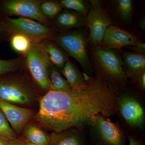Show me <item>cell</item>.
Returning a JSON list of instances; mask_svg holds the SVG:
<instances>
[{"instance_id": "6da1fadb", "label": "cell", "mask_w": 145, "mask_h": 145, "mask_svg": "<svg viewBox=\"0 0 145 145\" xmlns=\"http://www.w3.org/2000/svg\"><path fill=\"white\" fill-rule=\"evenodd\" d=\"M118 104L114 88L102 77L87 75L84 86L69 91L48 90L40 102L35 118L53 132L93 124L96 116H114Z\"/></svg>"}, {"instance_id": "7a4b0ae2", "label": "cell", "mask_w": 145, "mask_h": 145, "mask_svg": "<svg viewBox=\"0 0 145 145\" xmlns=\"http://www.w3.org/2000/svg\"><path fill=\"white\" fill-rule=\"evenodd\" d=\"M92 58L95 67L103 77L116 84H124L126 82L123 60L116 52L98 48L92 52Z\"/></svg>"}, {"instance_id": "3957f363", "label": "cell", "mask_w": 145, "mask_h": 145, "mask_svg": "<svg viewBox=\"0 0 145 145\" xmlns=\"http://www.w3.org/2000/svg\"><path fill=\"white\" fill-rule=\"evenodd\" d=\"M4 16L8 29V39L11 34L20 33L26 36L33 44H40L53 40L56 35V29L54 27L46 26L31 19L22 17L12 18Z\"/></svg>"}, {"instance_id": "277c9868", "label": "cell", "mask_w": 145, "mask_h": 145, "mask_svg": "<svg viewBox=\"0 0 145 145\" xmlns=\"http://www.w3.org/2000/svg\"><path fill=\"white\" fill-rule=\"evenodd\" d=\"M0 76V99L13 104L29 105L33 102L35 94L30 83L24 78Z\"/></svg>"}, {"instance_id": "5b68a950", "label": "cell", "mask_w": 145, "mask_h": 145, "mask_svg": "<svg viewBox=\"0 0 145 145\" xmlns=\"http://www.w3.org/2000/svg\"><path fill=\"white\" fill-rule=\"evenodd\" d=\"M67 54L75 59L86 71L91 70L87 48V38L82 31H67L56 34L53 39Z\"/></svg>"}, {"instance_id": "8992f818", "label": "cell", "mask_w": 145, "mask_h": 145, "mask_svg": "<svg viewBox=\"0 0 145 145\" xmlns=\"http://www.w3.org/2000/svg\"><path fill=\"white\" fill-rule=\"evenodd\" d=\"M24 56L25 66L35 82L43 90H50L49 69L51 63L41 44H33Z\"/></svg>"}, {"instance_id": "52a82bcc", "label": "cell", "mask_w": 145, "mask_h": 145, "mask_svg": "<svg viewBox=\"0 0 145 145\" xmlns=\"http://www.w3.org/2000/svg\"><path fill=\"white\" fill-rule=\"evenodd\" d=\"M42 1L0 0V11L4 16H20L39 22L46 26L53 27L49 20L42 14L40 5Z\"/></svg>"}, {"instance_id": "ba28073f", "label": "cell", "mask_w": 145, "mask_h": 145, "mask_svg": "<svg viewBox=\"0 0 145 145\" xmlns=\"http://www.w3.org/2000/svg\"><path fill=\"white\" fill-rule=\"evenodd\" d=\"M91 7L86 16L91 44L96 48L101 46L107 29L111 25L108 14L98 1H90Z\"/></svg>"}, {"instance_id": "9c48e42d", "label": "cell", "mask_w": 145, "mask_h": 145, "mask_svg": "<svg viewBox=\"0 0 145 145\" xmlns=\"http://www.w3.org/2000/svg\"><path fill=\"white\" fill-rule=\"evenodd\" d=\"M141 42L132 33L111 25L107 29L101 45L107 49H120L135 46Z\"/></svg>"}, {"instance_id": "30bf717a", "label": "cell", "mask_w": 145, "mask_h": 145, "mask_svg": "<svg viewBox=\"0 0 145 145\" xmlns=\"http://www.w3.org/2000/svg\"><path fill=\"white\" fill-rule=\"evenodd\" d=\"M0 109L15 132H22L33 115L30 109L25 108L0 99Z\"/></svg>"}, {"instance_id": "8fae6325", "label": "cell", "mask_w": 145, "mask_h": 145, "mask_svg": "<svg viewBox=\"0 0 145 145\" xmlns=\"http://www.w3.org/2000/svg\"><path fill=\"white\" fill-rule=\"evenodd\" d=\"M119 110L125 120L133 127H141L144 121V111L140 103L130 96H123L119 101Z\"/></svg>"}, {"instance_id": "7c38bea8", "label": "cell", "mask_w": 145, "mask_h": 145, "mask_svg": "<svg viewBox=\"0 0 145 145\" xmlns=\"http://www.w3.org/2000/svg\"><path fill=\"white\" fill-rule=\"evenodd\" d=\"M93 124L96 125L101 139L106 144L124 145L121 131L112 122L99 115L95 117Z\"/></svg>"}, {"instance_id": "4fadbf2b", "label": "cell", "mask_w": 145, "mask_h": 145, "mask_svg": "<svg viewBox=\"0 0 145 145\" xmlns=\"http://www.w3.org/2000/svg\"><path fill=\"white\" fill-rule=\"evenodd\" d=\"M54 23L58 28L68 30L87 25L86 17L71 10H63L54 18Z\"/></svg>"}, {"instance_id": "5bb4252c", "label": "cell", "mask_w": 145, "mask_h": 145, "mask_svg": "<svg viewBox=\"0 0 145 145\" xmlns=\"http://www.w3.org/2000/svg\"><path fill=\"white\" fill-rule=\"evenodd\" d=\"M123 63L126 67L129 74L133 78L140 79L145 72L144 54L126 52L123 53Z\"/></svg>"}, {"instance_id": "9a60e30c", "label": "cell", "mask_w": 145, "mask_h": 145, "mask_svg": "<svg viewBox=\"0 0 145 145\" xmlns=\"http://www.w3.org/2000/svg\"><path fill=\"white\" fill-rule=\"evenodd\" d=\"M62 73L72 89H79L84 86L87 75H82L77 67L70 61L66 62L62 69Z\"/></svg>"}, {"instance_id": "2e32d148", "label": "cell", "mask_w": 145, "mask_h": 145, "mask_svg": "<svg viewBox=\"0 0 145 145\" xmlns=\"http://www.w3.org/2000/svg\"><path fill=\"white\" fill-rule=\"evenodd\" d=\"M52 41H48L40 44L46 53L50 63L55 67L62 69L69 60L68 55Z\"/></svg>"}, {"instance_id": "e0dca14e", "label": "cell", "mask_w": 145, "mask_h": 145, "mask_svg": "<svg viewBox=\"0 0 145 145\" xmlns=\"http://www.w3.org/2000/svg\"><path fill=\"white\" fill-rule=\"evenodd\" d=\"M23 130L27 142L35 145H49L50 136L36 125H26Z\"/></svg>"}, {"instance_id": "ac0fdd59", "label": "cell", "mask_w": 145, "mask_h": 145, "mask_svg": "<svg viewBox=\"0 0 145 145\" xmlns=\"http://www.w3.org/2000/svg\"><path fill=\"white\" fill-rule=\"evenodd\" d=\"M9 41L11 48L21 56H25L32 46L33 43L25 35L20 33H14L10 35Z\"/></svg>"}, {"instance_id": "d6986e66", "label": "cell", "mask_w": 145, "mask_h": 145, "mask_svg": "<svg viewBox=\"0 0 145 145\" xmlns=\"http://www.w3.org/2000/svg\"><path fill=\"white\" fill-rule=\"evenodd\" d=\"M49 145H82V142L75 134L70 133L52 132L50 135Z\"/></svg>"}, {"instance_id": "ffe728a7", "label": "cell", "mask_w": 145, "mask_h": 145, "mask_svg": "<svg viewBox=\"0 0 145 145\" xmlns=\"http://www.w3.org/2000/svg\"><path fill=\"white\" fill-rule=\"evenodd\" d=\"M49 79L51 89L59 91H69L71 90L67 81L52 63L50 67Z\"/></svg>"}, {"instance_id": "44dd1931", "label": "cell", "mask_w": 145, "mask_h": 145, "mask_svg": "<svg viewBox=\"0 0 145 145\" xmlns=\"http://www.w3.org/2000/svg\"><path fill=\"white\" fill-rule=\"evenodd\" d=\"M25 66L24 56L9 60L2 59L0 57V76L21 70Z\"/></svg>"}, {"instance_id": "7402d4cb", "label": "cell", "mask_w": 145, "mask_h": 145, "mask_svg": "<svg viewBox=\"0 0 145 145\" xmlns=\"http://www.w3.org/2000/svg\"><path fill=\"white\" fill-rule=\"evenodd\" d=\"M62 8L60 2L57 1H42L40 5L42 14L49 20L54 19Z\"/></svg>"}, {"instance_id": "603a6c76", "label": "cell", "mask_w": 145, "mask_h": 145, "mask_svg": "<svg viewBox=\"0 0 145 145\" xmlns=\"http://www.w3.org/2000/svg\"><path fill=\"white\" fill-rule=\"evenodd\" d=\"M133 2L131 0H118L116 2L117 13L122 20L129 24L132 18Z\"/></svg>"}, {"instance_id": "cb8c5ba5", "label": "cell", "mask_w": 145, "mask_h": 145, "mask_svg": "<svg viewBox=\"0 0 145 145\" xmlns=\"http://www.w3.org/2000/svg\"><path fill=\"white\" fill-rule=\"evenodd\" d=\"M60 3L62 8L70 9L86 17L88 7L85 2L82 0H61Z\"/></svg>"}, {"instance_id": "d4e9b609", "label": "cell", "mask_w": 145, "mask_h": 145, "mask_svg": "<svg viewBox=\"0 0 145 145\" xmlns=\"http://www.w3.org/2000/svg\"><path fill=\"white\" fill-rule=\"evenodd\" d=\"M0 137L8 140L16 139V133L10 127V124L0 109Z\"/></svg>"}, {"instance_id": "484cf974", "label": "cell", "mask_w": 145, "mask_h": 145, "mask_svg": "<svg viewBox=\"0 0 145 145\" xmlns=\"http://www.w3.org/2000/svg\"><path fill=\"white\" fill-rule=\"evenodd\" d=\"M7 25L5 16L0 11V42L8 40Z\"/></svg>"}, {"instance_id": "4316f807", "label": "cell", "mask_w": 145, "mask_h": 145, "mask_svg": "<svg viewBox=\"0 0 145 145\" xmlns=\"http://www.w3.org/2000/svg\"><path fill=\"white\" fill-rule=\"evenodd\" d=\"M130 48L135 51L136 53L143 54L145 52V44L144 43L141 42L135 46L130 47Z\"/></svg>"}, {"instance_id": "83f0119b", "label": "cell", "mask_w": 145, "mask_h": 145, "mask_svg": "<svg viewBox=\"0 0 145 145\" xmlns=\"http://www.w3.org/2000/svg\"><path fill=\"white\" fill-rule=\"evenodd\" d=\"M24 142L16 138L13 140H8L6 145H23Z\"/></svg>"}, {"instance_id": "f1b7e54d", "label": "cell", "mask_w": 145, "mask_h": 145, "mask_svg": "<svg viewBox=\"0 0 145 145\" xmlns=\"http://www.w3.org/2000/svg\"><path fill=\"white\" fill-rule=\"evenodd\" d=\"M140 85L143 89H145V73L144 72L140 78Z\"/></svg>"}, {"instance_id": "f546056e", "label": "cell", "mask_w": 145, "mask_h": 145, "mask_svg": "<svg viewBox=\"0 0 145 145\" xmlns=\"http://www.w3.org/2000/svg\"><path fill=\"white\" fill-rule=\"evenodd\" d=\"M139 27L141 30L145 31V18L144 16L142 18L139 23Z\"/></svg>"}, {"instance_id": "4dcf8cb0", "label": "cell", "mask_w": 145, "mask_h": 145, "mask_svg": "<svg viewBox=\"0 0 145 145\" xmlns=\"http://www.w3.org/2000/svg\"><path fill=\"white\" fill-rule=\"evenodd\" d=\"M129 144L128 145H142L140 142L131 138V137H129Z\"/></svg>"}, {"instance_id": "1f68e13d", "label": "cell", "mask_w": 145, "mask_h": 145, "mask_svg": "<svg viewBox=\"0 0 145 145\" xmlns=\"http://www.w3.org/2000/svg\"><path fill=\"white\" fill-rule=\"evenodd\" d=\"M9 140L0 137V145H6Z\"/></svg>"}, {"instance_id": "d6a6232c", "label": "cell", "mask_w": 145, "mask_h": 145, "mask_svg": "<svg viewBox=\"0 0 145 145\" xmlns=\"http://www.w3.org/2000/svg\"><path fill=\"white\" fill-rule=\"evenodd\" d=\"M23 145H35L31 144V143L29 142H24Z\"/></svg>"}]
</instances>
